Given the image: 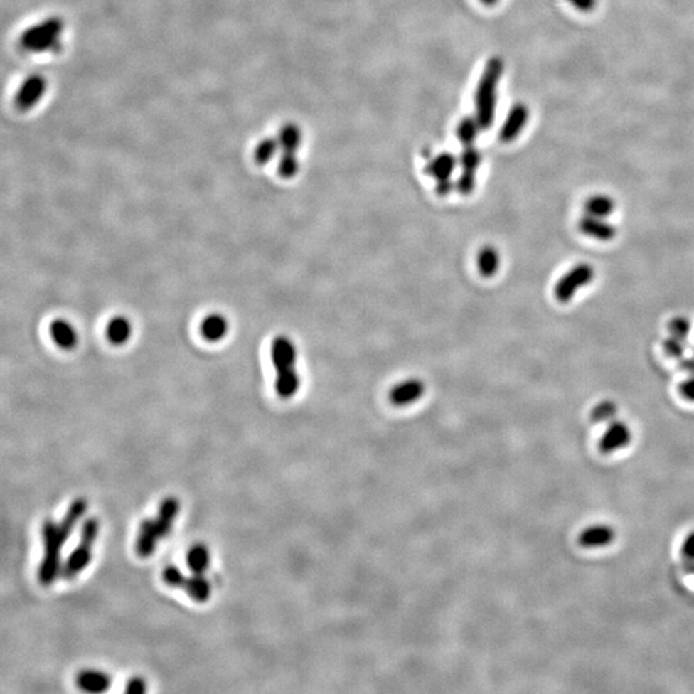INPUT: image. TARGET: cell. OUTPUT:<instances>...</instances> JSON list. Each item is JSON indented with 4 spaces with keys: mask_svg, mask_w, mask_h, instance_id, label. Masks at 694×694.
<instances>
[{
    "mask_svg": "<svg viewBox=\"0 0 694 694\" xmlns=\"http://www.w3.org/2000/svg\"><path fill=\"white\" fill-rule=\"evenodd\" d=\"M277 139L279 142L282 152H294L296 154L297 149L301 147V143H302L301 129L294 122L284 124L281 127Z\"/></svg>",
    "mask_w": 694,
    "mask_h": 694,
    "instance_id": "7402d4cb",
    "label": "cell"
},
{
    "mask_svg": "<svg viewBox=\"0 0 694 694\" xmlns=\"http://www.w3.org/2000/svg\"><path fill=\"white\" fill-rule=\"evenodd\" d=\"M480 130H482L476 117L466 116L463 117L458 127H457V137L464 147L467 146H474V142L479 137Z\"/></svg>",
    "mask_w": 694,
    "mask_h": 694,
    "instance_id": "d4e9b609",
    "label": "cell"
},
{
    "mask_svg": "<svg viewBox=\"0 0 694 694\" xmlns=\"http://www.w3.org/2000/svg\"><path fill=\"white\" fill-rule=\"evenodd\" d=\"M476 173L477 171L461 170V175L455 181V189L461 196H469V194L474 193V188H476Z\"/></svg>",
    "mask_w": 694,
    "mask_h": 694,
    "instance_id": "4dcf8cb0",
    "label": "cell"
},
{
    "mask_svg": "<svg viewBox=\"0 0 694 694\" xmlns=\"http://www.w3.org/2000/svg\"><path fill=\"white\" fill-rule=\"evenodd\" d=\"M681 553L684 555V558H687L689 561H694V533L688 535L687 539L681 547Z\"/></svg>",
    "mask_w": 694,
    "mask_h": 694,
    "instance_id": "d590c367",
    "label": "cell"
},
{
    "mask_svg": "<svg viewBox=\"0 0 694 694\" xmlns=\"http://www.w3.org/2000/svg\"><path fill=\"white\" fill-rule=\"evenodd\" d=\"M100 534V520L89 517L84 520L80 530V539L74 550L67 557L62 565L60 577L65 580H74L81 572L87 570L93 558V549Z\"/></svg>",
    "mask_w": 694,
    "mask_h": 694,
    "instance_id": "277c9868",
    "label": "cell"
},
{
    "mask_svg": "<svg viewBox=\"0 0 694 694\" xmlns=\"http://www.w3.org/2000/svg\"><path fill=\"white\" fill-rule=\"evenodd\" d=\"M281 149L279 142L277 138H265L256 146L254 152V159L256 164L259 165H267V162L273 160L274 156Z\"/></svg>",
    "mask_w": 694,
    "mask_h": 694,
    "instance_id": "484cf974",
    "label": "cell"
},
{
    "mask_svg": "<svg viewBox=\"0 0 694 694\" xmlns=\"http://www.w3.org/2000/svg\"><path fill=\"white\" fill-rule=\"evenodd\" d=\"M297 361V350L291 338L286 336H278L272 342V361L277 374L294 372V364Z\"/></svg>",
    "mask_w": 694,
    "mask_h": 694,
    "instance_id": "30bf717a",
    "label": "cell"
},
{
    "mask_svg": "<svg viewBox=\"0 0 694 694\" xmlns=\"http://www.w3.org/2000/svg\"><path fill=\"white\" fill-rule=\"evenodd\" d=\"M76 685L87 693H103L112 685V678L105 671L87 668L76 676Z\"/></svg>",
    "mask_w": 694,
    "mask_h": 694,
    "instance_id": "4fadbf2b",
    "label": "cell"
},
{
    "mask_svg": "<svg viewBox=\"0 0 694 694\" xmlns=\"http://www.w3.org/2000/svg\"><path fill=\"white\" fill-rule=\"evenodd\" d=\"M614 201L607 194H594L585 201L584 211L585 215L606 219L614 214Z\"/></svg>",
    "mask_w": 694,
    "mask_h": 694,
    "instance_id": "44dd1931",
    "label": "cell"
},
{
    "mask_svg": "<svg viewBox=\"0 0 694 694\" xmlns=\"http://www.w3.org/2000/svg\"><path fill=\"white\" fill-rule=\"evenodd\" d=\"M679 368L683 372L694 377V356L693 358H683L679 361Z\"/></svg>",
    "mask_w": 694,
    "mask_h": 694,
    "instance_id": "74e56055",
    "label": "cell"
},
{
    "mask_svg": "<svg viewBox=\"0 0 694 694\" xmlns=\"http://www.w3.org/2000/svg\"><path fill=\"white\" fill-rule=\"evenodd\" d=\"M187 567L192 574L205 575L211 563V554L203 543H196L186 555Z\"/></svg>",
    "mask_w": 694,
    "mask_h": 694,
    "instance_id": "ac0fdd59",
    "label": "cell"
},
{
    "mask_svg": "<svg viewBox=\"0 0 694 694\" xmlns=\"http://www.w3.org/2000/svg\"><path fill=\"white\" fill-rule=\"evenodd\" d=\"M579 229H580L581 233L585 234L590 238L602 240V242L614 240L616 233H617L616 228L611 223L606 221V219L595 218V216H590V215H585L581 218L580 221H579Z\"/></svg>",
    "mask_w": 694,
    "mask_h": 694,
    "instance_id": "5bb4252c",
    "label": "cell"
},
{
    "mask_svg": "<svg viewBox=\"0 0 694 694\" xmlns=\"http://www.w3.org/2000/svg\"><path fill=\"white\" fill-rule=\"evenodd\" d=\"M572 7L580 12H590L595 8L597 0H568Z\"/></svg>",
    "mask_w": 694,
    "mask_h": 694,
    "instance_id": "8d00e7d4",
    "label": "cell"
},
{
    "mask_svg": "<svg viewBox=\"0 0 694 694\" xmlns=\"http://www.w3.org/2000/svg\"><path fill=\"white\" fill-rule=\"evenodd\" d=\"M679 393H680L681 396L688 401H693L694 402V377L693 375H689V378L685 380H683L680 385H679Z\"/></svg>",
    "mask_w": 694,
    "mask_h": 694,
    "instance_id": "836d02e7",
    "label": "cell"
},
{
    "mask_svg": "<svg viewBox=\"0 0 694 694\" xmlns=\"http://www.w3.org/2000/svg\"><path fill=\"white\" fill-rule=\"evenodd\" d=\"M228 321L219 314L208 315L201 323V333L210 342L223 340L228 333Z\"/></svg>",
    "mask_w": 694,
    "mask_h": 694,
    "instance_id": "d6986e66",
    "label": "cell"
},
{
    "mask_svg": "<svg viewBox=\"0 0 694 694\" xmlns=\"http://www.w3.org/2000/svg\"><path fill=\"white\" fill-rule=\"evenodd\" d=\"M530 119V110L525 103H514L509 110L506 120L499 130V141L501 143H512L518 138L522 130L528 125Z\"/></svg>",
    "mask_w": 694,
    "mask_h": 694,
    "instance_id": "9c48e42d",
    "label": "cell"
},
{
    "mask_svg": "<svg viewBox=\"0 0 694 694\" xmlns=\"http://www.w3.org/2000/svg\"><path fill=\"white\" fill-rule=\"evenodd\" d=\"M481 160H482V157H481L480 151L474 146L464 147L459 159H458L461 170H471V171H477V169L481 165Z\"/></svg>",
    "mask_w": 694,
    "mask_h": 694,
    "instance_id": "f1b7e54d",
    "label": "cell"
},
{
    "mask_svg": "<svg viewBox=\"0 0 694 694\" xmlns=\"http://www.w3.org/2000/svg\"><path fill=\"white\" fill-rule=\"evenodd\" d=\"M65 23L60 17H50L28 27L21 35V47L30 52H57L60 49V35Z\"/></svg>",
    "mask_w": 694,
    "mask_h": 694,
    "instance_id": "5b68a950",
    "label": "cell"
},
{
    "mask_svg": "<svg viewBox=\"0 0 694 694\" xmlns=\"http://www.w3.org/2000/svg\"><path fill=\"white\" fill-rule=\"evenodd\" d=\"M50 336L54 342L63 350L74 348L79 340L74 326L63 319H55L50 324Z\"/></svg>",
    "mask_w": 694,
    "mask_h": 694,
    "instance_id": "e0dca14e",
    "label": "cell"
},
{
    "mask_svg": "<svg viewBox=\"0 0 694 694\" xmlns=\"http://www.w3.org/2000/svg\"><path fill=\"white\" fill-rule=\"evenodd\" d=\"M454 189L455 181H452V179L437 181V183H436V193L441 196V197H445L447 194L452 193Z\"/></svg>",
    "mask_w": 694,
    "mask_h": 694,
    "instance_id": "e575fe53",
    "label": "cell"
},
{
    "mask_svg": "<svg viewBox=\"0 0 694 694\" xmlns=\"http://www.w3.org/2000/svg\"><path fill=\"white\" fill-rule=\"evenodd\" d=\"M458 159L449 152L437 154L428 160L425 166V173L437 181L452 179L455 167L458 165Z\"/></svg>",
    "mask_w": 694,
    "mask_h": 694,
    "instance_id": "9a60e30c",
    "label": "cell"
},
{
    "mask_svg": "<svg viewBox=\"0 0 694 694\" xmlns=\"http://www.w3.org/2000/svg\"><path fill=\"white\" fill-rule=\"evenodd\" d=\"M614 528L606 525H595L587 528L579 536V544L584 548L607 547L614 540Z\"/></svg>",
    "mask_w": 694,
    "mask_h": 694,
    "instance_id": "2e32d148",
    "label": "cell"
},
{
    "mask_svg": "<svg viewBox=\"0 0 694 694\" xmlns=\"http://www.w3.org/2000/svg\"><path fill=\"white\" fill-rule=\"evenodd\" d=\"M181 512V501L175 496H167L161 501L156 517L142 520L135 540V553L147 560L156 553L160 541L173 531L174 523Z\"/></svg>",
    "mask_w": 694,
    "mask_h": 694,
    "instance_id": "7a4b0ae2",
    "label": "cell"
},
{
    "mask_svg": "<svg viewBox=\"0 0 694 694\" xmlns=\"http://www.w3.org/2000/svg\"><path fill=\"white\" fill-rule=\"evenodd\" d=\"M48 82L41 75H31L26 80L21 84L18 92L16 94L14 103L17 108L22 111H27L33 108L35 105L41 102V98L47 92Z\"/></svg>",
    "mask_w": 694,
    "mask_h": 694,
    "instance_id": "ba28073f",
    "label": "cell"
},
{
    "mask_svg": "<svg viewBox=\"0 0 694 694\" xmlns=\"http://www.w3.org/2000/svg\"><path fill=\"white\" fill-rule=\"evenodd\" d=\"M480 1L486 7H495L499 3V0H480Z\"/></svg>",
    "mask_w": 694,
    "mask_h": 694,
    "instance_id": "f35d334b",
    "label": "cell"
},
{
    "mask_svg": "<svg viewBox=\"0 0 694 694\" xmlns=\"http://www.w3.org/2000/svg\"><path fill=\"white\" fill-rule=\"evenodd\" d=\"M300 170V162L294 152H282L278 162V174L283 179H291Z\"/></svg>",
    "mask_w": 694,
    "mask_h": 694,
    "instance_id": "4316f807",
    "label": "cell"
},
{
    "mask_svg": "<svg viewBox=\"0 0 694 694\" xmlns=\"http://www.w3.org/2000/svg\"><path fill=\"white\" fill-rule=\"evenodd\" d=\"M107 338L116 346L124 345L132 336V324L124 316H116L108 323Z\"/></svg>",
    "mask_w": 694,
    "mask_h": 694,
    "instance_id": "603a6c76",
    "label": "cell"
},
{
    "mask_svg": "<svg viewBox=\"0 0 694 694\" xmlns=\"http://www.w3.org/2000/svg\"><path fill=\"white\" fill-rule=\"evenodd\" d=\"M662 347H663L665 354L668 355V358H673V359L680 361L685 354V341L679 340L674 336H670L663 341Z\"/></svg>",
    "mask_w": 694,
    "mask_h": 694,
    "instance_id": "1f68e13d",
    "label": "cell"
},
{
    "mask_svg": "<svg viewBox=\"0 0 694 694\" xmlns=\"http://www.w3.org/2000/svg\"><path fill=\"white\" fill-rule=\"evenodd\" d=\"M617 414V407L612 401H602L592 410V421L595 423L612 422Z\"/></svg>",
    "mask_w": 694,
    "mask_h": 694,
    "instance_id": "83f0119b",
    "label": "cell"
},
{
    "mask_svg": "<svg viewBox=\"0 0 694 694\" xmlns=\"http://www.w3.org/2000/svg\"><path fill=\"white\" fill-rule=\"evenodd\" d=\"M426 393L425 382L418 378H409L396 383L388 391V400L395 407H407L420 400Z\"/></svg>",
    "mask_w": 694,
    "mask_h": 694,
    "instance_id": "8fae6325",
    "label": "cell"
},
{
    "mask_svg": "<svg viewBox=\"0 0 694 694\" xmlns=\"http://www.w3.org/2000/svg\"><path fill=\"white\" fill-rule=\"evenodd\" d=\"M594 267L587 262H581L563 274L554 286V297L562 304H567L575 297L580 288L590 284L594 279Z\"/></svg>",
    "mask_w": 694,
    "mask_h": 694,
    "instance_id": "52a82bcc",
    "label": "cell"
},
{
    "mask_svg": "<svg viewBox=\"0 0 694 694\" xmlns=\"http://www.w3.org/2000/svg\"><path fill=\"white\" fill-rule=\"evenodd\" d=\"M87 501L84 498L75 499L60 522L46 520L41 526L43 557L38 568V581L41 587H50L60 576V552L70 535L74 533L79 520L87 513Z\"/></svg>",
    "mask_w": 694,
    "mask_h": 694,
    "instance_id": "6da1fadb",
    "label": "cell"
},
{
    "mask_svg": "<svg viewBox=\"0 0 694 694\" xmlns=\"http://www.w3.org/2000/svg\"><path fill=\"white\" fill-rule=\"evenodd\" d=\"M504 73V62L495 55L486 62L482 70L480 80L474 92V117L481 129L488 132L494 124L498 106V90L501 75Z\"/></svg>",
    "mask_w": 694,
    "mask_h": 694,
    "instance_id": "3957f363",
    "label": "cell"
},
{
    "mask_svg": "<svg viewBox=\"0 0 694 694\" xmlns=\"http://www.w3.org/2000/svg\"><path fill=\"white\" fill-rule=\"evenodd\" d=\"M631 441V431L624 422L612 421L599 441L602 453L609 454L626 447Z\"/></svg>",
    "mask_w": 694,
    "mask_h": 694,
    "instance_id": "7c38bea8",
    "label": "cell"
},
{
    "mask_svg": "<svg viewBox=\"0 0 694 694\" xmlns=\"http://www.w3.org/2000/svg\"><path fill=\"white\" fill-rule=\"evenodd\" d=\"M668 332L679 340L687 341L692 329V323L685 316H676L668 321Z\"/></svg>",
    "mask_w": 694,
    "mask_h": 694,
    "instance_id": "f546056e",
    "label": "cell"
},
{
    "mask_svg": "<svg viewBox=\"0 0 694 694\" xmlns=\"http://www.w3.org/2000/svg\"><path fill=\"white\" fill-rule=\"evenodd\" d=\"M301 380L299 373L294 370L291 373L277 374L275 377V391L281 399H291L297 394L300 388Z\"/></svg>",
    "mask_w": 694,
    "mask_h": 694,
    "instance_id": "cb8c5ba5",
    "label": "cell"
},
{
    "mask_svg": "<svg viewBox=\"0 0 694 694\" xmlns=\"http://www.w3.org/2000/svg\"><path fill=\"white\" fill-rule=\"evenodd\" d=\"M147 690V683L141 676H134L130 680L127 681L125 692L127 693L139 694L144 693Z\"/></svg>",
    "mask_w": 694,
    "mask_h": 694,
    "instance_id": "d6a6232c",
    "label": "cell"
},
{
    "mask_svg": "<svg viewBox=\"0 0 694 694\" xmlns=\"http://www.w3.org/2000/svg\"><path fill=\"white\" fill-rule=\"evenodd\" d=\"M477 267L482 277L491 278L501 267V255L493 246H484L477 255Z\"/></svg>",
    "mask_w": 694,
    "mask_h": 694,
    "instance_id": "ffe728a7",
    "label": "cell"
},
{
    "mask_svg": "<svg viewBox=\"0 0 694 694\" xmlns=\"http://www.w3.org/2000/svg\"><path fill=\"white\" fill-rule=\"evenodd\" d=\"M162 581L169 587L181 589L196 603H206L211 598L213 587L205 575H184L181 568L175 565H169L162 570Z\"/></svg>",
    "mask_w": 694,
    "mask_h": 694,
    "instance_id": "8992f818",
    "label": "cell"
}]
</instances>
